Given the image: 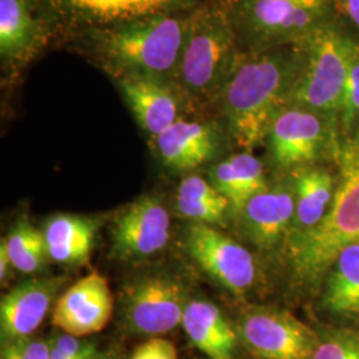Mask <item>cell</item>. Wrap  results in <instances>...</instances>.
Wrapping results in <instances>:
<instances>
[{"label": "cell", "instance_id": "6da1fadb", "mask_svg": "<svg viewBox=\"0 0 359 359\" xmlns=\"http://www.w3.org/2000/svg\"><path fill=\"white\" fill-rule=\"evenodd\" d=\"M298 51H262L237 60L221 93L234 142L252 151L266 142L274 117L289 105Z\"/></svg>", "mask_w": 359, "mask_h": 359}, {"label": "cell", "instance_id": "7a4b0ae2", "mask_svg": "<svg viewBox=\"0 0 359 359\" xmlns=\"http://www.w3.org/2000/svg\"><path fill=\"white\" fill-rule=\"evenodd\" d=\"M337 160L339 177L327 215L311 231L289 237V257L297 277L316 286L338 253L359 243V126L342 140Z\"/></svg>", "mask_w": 359, "mask_h": 359}, {"label": "cell", "instance_id": "3957f363", "mask_svg": "<svg viewBox=\"0 0 359 359\" xmlns=\"http://www.w3.org/2000/svg\"><path fill=\"white\" fill-rule=\"evenodd\" d=\"M191 13L158 15L96 31L103 65L116 79L176 75Z\"/></svg>", "mask_w": 359, "mask_h": 359}, {"label": "cell", "instance_id": "277c9868", "mask_svg": "<svg viewBox=\"0 0 359 359\" xmlns=\"http://www.w3.org/2000/svg\"><path fill=\"white\" fill-rule=\"evenodd\" d=\"M237 60L231 15L218 7L193 10L173 77L179 90L198 103H209L221 97Z\"/></svg>", "mask_w": 359, "mask_h": 359}, {"label": "cell", "instance_id": "5b68a950", "mask_svg": "<svg viewBox=\"0 0 359 359\" xmlns=\"http://www.w3.org/2000/svg\"><path fill=\"white\" fill-rule=\"evenodd\" d=\"M357 44L329 22L295 43L298 68L289 105L338 116Z\"/></svg>", "mask_w": 359, "mask_h": 359}, {"label": "cell", "instance_id": "8992f818", "mask_svg": "<svg viewBox=\"0 0 359 359\" xmlns=\"http://www.w3.org/2000/svg\"><path fill=\"white\" fill-rule=\"evenodd\" d=\"M266 142L273 163L285 170L337 158L342 144L338 116L285 107L274 117Z\"/></svg>", "mask_w": 359, "mask_h": 359}, {"label": "cell", "instance_id": "52a82bcc", "mask_svg": "<svg viewBox=\"0 0 359 359\" xmlns=\"http://www.w3.org/2000/svg\"><path fill=\"white\" fill-rule=\"evenodd\" d=\"M334 0H238L233 25L257 47L298 43L326 22Z\"/></svg>", "mask_w": 359, "mask_h": 359}, {"label": "cell", "instance_id": "ba28073f", "mask_svg": "<svg viewBox=\"0 0 359 359\" xmlns=\"http://www.w3.org/2000/svg\"><path fill=\"white\" fill-rule=\"evenodd\" d=\"M121 301L127 326L145 335H161L176 329L189 302L182 285L167 276H148L129 283Z\"/></svg>", "mask_w": 359, "mask_h": 359}, {"label": "cell", "instance_id": "9c48e42d", "mask_svg": "<svg viewBox=\"0 0 359 359\" xmlns=\"http://www.w3.org/2000/svg\"><path fill=\"white\" fill-rule=\"evenodd\" d=\"M185 244L189 256L234 294H243L256 281L253 255L209 224L192 222L188 226Z\"/></svg>", "mask_w": 359, "mask_h": 359}, {"label": "cell", "instance_id": "30bf717a", "mask_svg": "<svg viewBox=\"0 0 359 359\" xmlns=\"http://www.w3.org/2000/svg\"><path fill=\"white\" fill-rule=\"evenodd\" d=\"M240 332L246 347L264 359H311L318 342L306 325L278 310L246 314Z\"/></svg>", "mask_w": 359, "mask_h": 359}, {"label": "cell", "instance_id": "8fae6325", "mask_svg": "<svg viewBox=\"0 0 359 359\" xmlns=\"http://www.w3.org/2000/svg\"><path fill=\"white\" fill-rule=\"evenodd\" d=\"M67 25L100 31L158 15L192 13L204 0H48Z\"/></svg>", "mask_w": 359, "mask_h": 359}, {"label": "cell", "instance_id": "7c38bea8", "mask_svg": "<svg viewBox=\"0 0 359 359\" xmlns=\"http://www.w3.org/2000/svg\"><path fill=\"white\" fill-rule=\"evenodd\" d=\"M170 217L156 196H142L126 206L114 221L112 253L123 261L154 256L167 246Z\"/></svg>", "mask_w": 359, "mask_h": 359}, {"label": "cell", "instance_id": "4fadbf2b", "mask_svg": "<svg viewBox=\"0 0 359 359\" xmlns=\"http://www.w3.org/2000/svg\"><path fill=\"white\" fill-rule=\"evenodd\" d=\"M114 305L115 299L107 278L92 273L74 283L56 301L52 325L76 337L99 333L111 320Z\"/></svg>", "mask_w": 359, "mask_h": 359}, {"label": "cell", "instance_id": "5bb4252c", "mask_svg": "<svg viewBox=\"0 0 359 359\" xmlns=\"http://www.w3.org/2000/svg\"><path fill=\"white\" fill-rule=\"evenodd\" d=\"M246 236L261 249H271L293 229L295 196L293 184L281 182L255 194L238 212Z\"/></svg>", "mask_w": 359, "mask_h": 359}, {"label": "cell", "instance_id": "9a60e30c", "mask_svg": "<svg viewBox=\"0 0 359 359\" xmlns=\"http://www.w3.org/2000/svg\"><path fill=\"white\" fill-rule=\"evenodd\" d=\"M65 283L63 278L29 280L4 295L0 304L1 342L35 333Z\"/></svg>", "mask_w": 359, "mask_h": 359}, {"label": "cell", "instance_id": "2e32d148", "mask_svg": "<svg viewBox=\"0 0 359 359\" xmlns=\"http://www.w3.org/2000/svg\"><path fill=\"white\" fill-rule=\"evenodd\" d=\"M121 93L142 128L156 137L180 120V99L168 80L144 75L118 77Z\"/></svg>", "mask_w": 359, "mask_h": 359}, {"label": "cell", "instance_id": "e0dca14e", "mask_svg": "<svg viewBox=\"0 0 359 359\" xmlns=\"http://www.w3.org/2000/svg\"><path fill=\"white\" fill-rule=\"evenodd\" d=\"M157 154L168 168L188 172L213 158L217 133L210 124L181 120L154 137Z\"/></svg>", "mask_w": 359, "mask_h": 359}, {"label": "cell", "instance_id": "ac0fdd59", "mask_svg": "<svg viewBox=\"0 0 359 359\" xmlns=\"http://www.w3.org/2000/svg\"><path fill=\"white\" fill-rule=\"evenodd\" d=\"M181 326L193 345L210 359H233L237 334L222 311L212 302L189 301Z\"/></svg>", "mask_w": 359, "mask_h": 359}, {"label": "cell", "instance_id": "d6986e66", "mask_svg": "<svg viewBox=\"0 0 359 359\" xmlns=\"http://www.w3.org/2000/svg\"><path fill=\"white\" fill-rule=\"evenodd\" d=\"M295 196V215L290 236L311 231L327 215L337 191V180L321 167L297 168L292 170ZM289 236V237H290Z\"/></svg>", "mask_w": 359, "mask_h": 359}, {"label": "cell", "instance_id": "ffe728a7", "mask_svg": "<svg viewBox=\"0 0 359 359\" xmlns=\"http://www.w3.org/2000/svg\"><path fill=\"white\" fill-rule=\"evenodd\" d=\"M97 221L79 215H56L47 219L43 234L52 261L63 265H81L90 258Z\"/></svg>", "mask_w": 359, "mask_h": 359}, {"label": "cell", "instance_id": "44dd1931", "mask_svg": "<svg viewBox=\"0 0 359 359\" xmlns=\"http://www.w3.org/2000/svg\"><path fill=\"white\" fill-rule=\"evenodd\" d=\"M210 182L231 204V210L240 212L245 204L268 187L265 167L249 151L234 154L218 163L210 172Z\"/></svg>", "mask_w": 359, "mask_h": 359}, {"label": "cell", "instance_id": "7402d4cb", "mask_svg": "<svg viewBox=\"0 0 359 359\" xmlns=\"http://www.w3.org/2000/svg\"><path fill=\"white\" fill-rule=\"evenodd\" d=\"M322 302L334 316L359 314V243L347 245L323 277Z\"/></svg>", "mask_w": 359, "mask_h": 359}, {"label": "cell", "instance_id": "603a6c76", "mask_svg": "<svg viewBox=\"0 0 359 359\" xmlns=\"http://www.w3.org/2000/svg\"><path fill=\"white\" fill-rule=\"evenodd\" d=\"M41 27L29 0H0V55L3 60L18 62L36 51Z\"/></svg>", "mask_w": 359, "mask_h": 359}, {"label": "cell", "instance_id": "cb8c5ba5", "mask_svg": "<svg viewBox=\"0 0 359 359\" xmlns=\"http://www.w3.org/2000/svg\"><path fill=\"white\" fill-rule=\"evenodd\" d=\"M176 206L182 217L209 225L222 224L231 209V201L200 176H189L180 182Z\"/></svg>", "mask_w": 359, "mask_h": 359}, {"label": "cell", "instance_id": "d4e9b609", "mask_svg": "<svg viewBox=\"0 0 359 359\" xmlns=\"http://www.w3.org/2000/svg\"><path fill=\"white\" fill-rule=\"evenodd\" d=\"M4 240L13 269L32 274L44 266L48 257L44 234L31 222L26 219L16 222Z\"/></svg>", "mask_w": 359, "mask_h": 359}, {"label": "cell", "instance_id": "484cf974", "mask_svg": "<svg viewBox=\"0 0 359 359\" xmlns=\"http://www.w3.org/2000/svg\"><path fill=\"white\" fill-rule=\"evenodd\" d=\"M341 137L345 140L359 126V44H357L347 76L342 104L338 112Z\"/></svg>", "mask_w": 359, "mask_h": 359}, {"label": "cell", "instance_id": "4316f807", "mask_svg": "<svg viewBox=\"0 0 359 359\" xmlns=\"http://www.w3.org/2000/svg\"><path fill=\"white\" fill-rule=\"evenodd\" d=\"M311 359H359V335L335 330L318 339Z\"/></svg>", "mask_w": 359, "mask_h": 359}, {"label": "cell", "instance_id": "83f0119b", "mask_svg": "<svg viewBox=\"0 0 359 359\" xmlns=\"http://www.w3.org/2000/svg\"><path fill=\"white\" fill-rule=\"evenodd\" d=\"M0 359H51V344L32 335L6 341Z\"/></svg>", "mask_w": 359, "mask_h": 359}, {"label": "cell", "instance_id": "f1b7e54d", "mask_svg": "<svg viewBox=\"0 0 359 359\" xmlns=\"http://www.w3.org/2000/svg\"><path fill=\"white\" fill-rule=\"evenodd\" d=\"M51 359H90L96 353L93 342L72 334H55L50 339Z\"/></svg>", "mask_w": 359, "mask_h": 359}, {"label": "cell", "instance_id": "f546056e", "mask_svg": "<svg viewBox=\"0 0 359 359\" xmlns=\"http://www.w3.org/2000/svg\"><path fill=\"white\" fill-rule=\"evenodd\" d=\"M130 359H179L177 348L165 338H151L133 351Z\"/></svg>", "mask_w": 359, "mask_h": 359}, {"label": "cell", "instance_id": "4dcf8cb0", "mask_svg": "<svg viewBox=\"0 0 359 359\" xmlns=\"http://www.w3.org/2000/svg\"><path fill=\"white\" fill-rule=\"evenodd\" d=\"M11 268H13V262H11V258H10L8 250H7L6 240L3 238L1 244H0V280H1V283H4V281L8 280Z\"/></svg>", "mask_w": 359, "mask_h": 359}, {"label": "cell", "instance_id": "1f68e13d", "mask_svg": "<svg viewBox=\"0 0 359 359\" xmlns=\"http://www.w3.org/2000/svg\"><path fill=\"white\" fill-rule=\"evenodd\" d=\"M342 6L347 18L353 22V25L358 28L359 31V0H338Z\"/></svg>", "mask_w": 359, "mask_h": 359}, {"label": "cell", "instance_id": "d6a6232c", "mask_svg": "<svg viewBox=\"0 0 359 359\" xmlns=\"http://www.w3.org/2000/svg\"><path fill=\"white\" fill-rule=\"evenodd\" d=\"M90 359H114L109 355H105V354H100V353H96L93 357Z\"/></svg>", "mask_w": 359, "mask_h": 359}]
</instances>
